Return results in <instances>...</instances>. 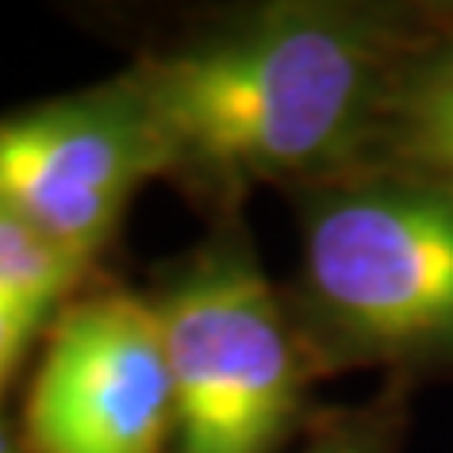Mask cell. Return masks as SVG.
Instances as JSON below:
<instances>
[{"mask_svg":"<svg viewBox=\"0 0 453 453\" xmlns=\"http://www.w3.org/2000/svg\"><path fill=\"white\" fill-rule=\"evenodd\" d=\"M423 14L426 4L273 0L211 17L121 74L165 179L222 219L256 188L289 195L357 172Z\"/></svg>","mask_w":453,"mask_h":453,"instance_id":"1","label":"cell"},{"mask_svg":"<svg viewBox=\"0 0 453 453\" xmlns=\"http://www.w3.org/2000/svg\"><path fill=\"white\" fill-rule=\"evenodd\" d=\"M292 323L319 380L376 370L413 387L453 376V192L349 172L289 192Z\"/></svg>","mask_w":453,"mask_h":453,"instance_id":"2","label":"cell"},{"mask_svg":"<svg viewBox=\"0 0 453 453\" xmlns=\"http://www.w3.org/2000/svg\"><path fill=\"white\" fill-rule=\"evenodd\" d=\"M175 389L179 453H279L319 380L286 289L239 215L179 259L151 296Z\"/></svg>","mask_w":453,"mask_h":453,"instance_id":"3","label":"cell"},{"mask_svg":"<svg viewBox=\"0 0 453 453\" xmlns=\"http://www.w3.org/2000/svg\"><path fill=\"white\" fill-rule=\"evenodd\" d=\"M151 179L165 155L125 74L0 118V209L88 269Z\"/></svg>","mask_w":453,"mask_h":453,"instance_id":"4","label":"cell"},{"mask_svg":"<svg viewBox=\"0 0 453 453\" xmlns=\"http://www.w3.org/2000/svg\"><path fill=\"white\" fill-rule=\"evenodd\" d=\"M24 437L31 453H162L175 437V389L151 296L101 289L58 312Z\"/></svg>","mask_w":453,"mask_h":453,"instance_id":"5","label":"cell"},{"mask_svg":"<svg viewBox=\"0 0 453 453\" xmlns=\"http://www.w3.org/2000/svg\"><path fill=\"white\" fill-rule=\"evenodd\" d=\"M357 172H389L453 192V4H426L389 74Z\"/></svg>","mask_w":453,"mask_h":453,"instance_id":"6","label":"cell"},{"mask_svg":"<svg viewBox=\"0 0 453 453\" xmlns=\"http://www.w3.org/2000/svg\"><path fill=\"white\" fill-rule=\"evenodd\" d=\"M88 265L0 209V303L58 306Z\"/></svg>","mask_w":453,"mask_h":453,"instance_id":"7","label":"cell"},{"mask_svg":"<svg viewBox=\"0 0 453 453\" xmlns=\"http://www.w3.org/2000/svg\"><path fill=\"white\" fill-rule=\"evenodd\" d=\"M410 387L383 383V389L359 406L333 410L312 426L303 453H400L410 420Z\"/></svg>","mask_w":453,"mask_h":453,"instance_id":"8","label":"cell"},{"mask_svg":"<svg viewBox=\"0 0 453 453\" xmlns=\"http://www.w3.org/2000/svg\"><path fill=\"white\" fill-rule=\"evenodd\" d=\"M50 306H27V303H0V389L17 370V363L31 349L34 336L48 323Z\"/></svg>","mask_w":453,"mask_h":453,"instance_id":"9","label":"cell"},{"mask_svg":"<svg viewBox=\"0 0 453 453\" xmlns=\"http://www.w3.org/2000/svg\"><path fill=\"white\" fill-rule=\"evenodd\" d=\"M0 453H20L14 430H11V423L4 420V413H0Z\"/></svg>","mask_w":453,"mask_h":453,"instance_id":"10","label":"cell"}]
</instances>
